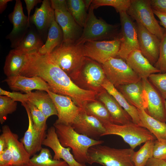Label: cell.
<instances>
[{
    "label": "cell",
    "mask_w": 166,
    "mask_h": 166,
    "mask_svg": "<svg viewBox=\"0 0 166 166\" xmlns=\"http://www.w3.org/2000/svg\"><path fill=\"white\" fill-rule=\"evenodd\" d=\"M53 126L61 145L70 148L75 160L83 165L88 163L89 148L104 142L103 140L92 139L77 133L70 125L55 122Z\"/></svg>",
    "instance_id": "obj_1"
},
{
    "label": "cell",
    "mask_w": 166,
    "mask_h": 166,
    "mask_svg": "<svg viewBox=\"0 0 166 166\" xmlns=\"http://www.w3.org/2000/svg\"><path fill=\"white\" fill-rule=\"evenodd\" d=\"M83 45L62 42L47 54L73 81L76 79L86 57Z\"/></svg>",
    "instance_id": "obj_2"
},
{
    "label": "cell",
    "mask_w": 166,
    "mask_h": 166,
    "mask_svg": "<svg viewBox=\"0 0 166 166\" xmlns=\"http://www.w3.org/2000/svg\"><path fill=\"white\" fill-rule=\"evenodd\" d=\"M134 151L131 148L118 149L99 144L88 150V163L104 166H134L132 157Z\"/></svg>",
    "instance_id": "obj_3"
},
{
    "label": "cell",
    "mask_w": 166,
    "mask_h": 166,
    "mask_svg": "<svg viewBox=\"0 0 166 166\" xmlns=\"http://www.w3.org/2000/svg\"><path fill=\"white\" fill-rule=\"evenodd\" d=\"M94 9L91 4L82 34L75 44H83L88 42L111 40L119 36L117 33V26L109 24L102 19L97 18L94 14Z\"/></svg>",
    "instance_id": "obj_4"
},
{
    "label": "cell",
    "mask_w": 166,
    "mask_h": 166,
    "mask_svg": "<svg viewBox=\"0 0 166 166\" xmlns=\"http://www.w3.org/2000/svg\"><path fill=\"white\" fill-rule=\"evenodd\" d=\"M104 125L105 132L103 136L111 135L119 136L133 150L148 140H156L147 129L132 122L122 125L110 123Z\"/></svg>",
    "instance_id": "obj_5"
},
{
    "label": "cell",
    "mask_w": 166,
    "mask_h": 166,
    "mask_svg": "<svg viewBox=\"0 0 166 166\" xmlns=\"http://www.w3.org/2000/svg\"><path fill=\"white\" fill-rule=\"evenodd\" d=\"M126 12L136 23L142 25L160 40L161 39L165 31L155 18L149 0H131Z\"/></svg>",
    "instance_id": "obj_6"
},
{
    "label": "cell",
    "mask_w": 166,
    "mask_h": 166,
    "mask_svg": "<svg viewBox=\"0 0 166 166\" xmlns=\"http://www.w3.org/2000/svg\"><path fill=\"white\" fill-rule=\"evenodd\" d=\"M106 78L101 65L86 57L74 81L81 88L98 94L104 89L102 85Z\"/></svg>",
    "instance_id": "obj_7"
},
{
    "label": "cell",
    "mask_w": 166,
    "mask_h": 166,
    "mask_svg": "<svg viewBox=\"0 0 166 166\" xmlns=\"http://www.w3.org/2000/svg\"><path fill=\"white\" fill-rule=\"evenodd\" d=\"M101 65L106 78L116 88L141 80L121 58H112Z\"/></svg>",
    "instance_id": "obj_8"
},
{
    "label": "cell",
    "mask_w": 166,
    "mask_h": 166,
    "mask_svg": "<svg viewBox=\"0 0 166 166\" xmlns=\"http://www.w3.org/2000/svg\"><path fill=\"white\" fill-rule=\"evenodd\" d=\"M119 36L109 40L88 42L83 45L85 56L102 64L112 58L116 57L119 50Z\"/></svg>",
    "instance_id": "obj_9"
},
{
    "label": "cell",
    "mask_w": 166,
    "mask_h": 166,
    "mask_svg": "<svg viewBox=\"0 0 166 166\" xmlns=\"http://www.w3.org/2000/svg\"><path fill=\"white\" fill-rule=\"evenodd\" d=\"M121 31L119 34L121 40L117 57L125 61L133 51L139 49L136 24L126 12L119 13Z\"/></svg>",
    "instance_id": "obj_10"
},
{
    "label": "cell",
    "mask_w": 166,
    "mask_h": 166,
    "mask_svg": "<svg viewBox=\"0 0 166 166\" xmlns=\"http://www.w3.org/2000/svg\"><path fill=\"white\" fill-rule=\"evenodd\" d=\"M49 94L57 112L55 122L71 125L83 109L77 106L69 97L59 95L48 90Z\"/></svg>",
    "instance_id": "obj_11"
},
{
    "label": "cell",
    "mask_w": 166,
    "mask_h": 166,
    "mask_svg": "<svg viewBox=\"0 0 166 166\" xmlns=\"http://www.w3.org/2000/svg\"><path fill=\"white\" fill-rule=\"evenodd\" d=\"M77 133L90 138L99 140L105 132L103 124L83 109L70 125Z\"/></svg>",
    "instance_id": "obj_12"
},
{
    "label": "cell",
    "mask_w": 166,
    "mask_h": 166,
    "mask_svg": "<svg viewBox=\"0 0 166 166\" xmlns=\"http://www.w3.org/2000/svg\"><path fill=\"white\" fill-rule=\"evenodd\" d=\"M9 19L13 24V28L11 32L7 36L11 46L14 49L26 34L30 26L28 16L23 11L22 2L16 0L13 11L8 15Z\"/></svg>",
    "instance_id": "obj_13"
},
{
    "label": "cell",
    "mask_w": 166,
    "mask_h": 166,
    "mask_svg": "<svg viewBox=\"0 0 166 166\" xmlns=\"http://www.w3.org/2000/svg\"><path fill=\"white\" fill-rule=\"evenodd\" d=\"M139 49L143 55L152 65L158 58L160 40L142 25L136 24Z\"/></svg>",
    "instance_id": "obj_14"
},
{
    "label": "cell",
    "mask_w": 166,
    "mask_h": 166,
    "mask_svg": "<svg viewBox=\"0 0 166 166\" xmlns=\"http://www.w3.org/2000/svg\"><path fill=\"white\" fill-rule=\"evenodd\" d=\"M25 108L28 119V126L24 136L20 139L28 153L31 156L40 151L46 137L47 130L40 131L34 126L30 109L26 103L22 105Z\"/></svg>",
    "instance_id": "obj_15"
},
{
    "label": "cell",
    "mask_w": 166,
    "mask_h": 166,
    "mask_svg": "<svg viewBox=\"0 0 166 166\" xmlns=\"http://www.w3.org/2000/svg\"><path fill=\"white\" fill-rule=\"evenodd\" d=\"M55 20L62 29L63 35L62 42L75 43L81 35L83 28L75 21L68 10H54Z\"/></svg>",
    "instance_id": "obj_16"
},
{
    "label": "cell",
    "mask_w": 166,
    "mask_h": 166,
    "mask_svg": "<svg viewBox=\"0 0 166 166\" xmlns=\"http://www.w3.org/2000/svg\"><path fill=\"white\" fill-rule=\"evenodd\" d=\"M141 81L147 97L148 105L145 111L152 117L165 123L166 111L164 100L148 79H142Z\"/></svg>",
    "instance_id": "obj_17"
},
{
    "label": "cell",
    "mask_w": 166,
    "mask_h": 166,
    "mask_svg": "<svg viewBox=\"0 0 166 166\" xmlns=\"http://www.w3.org/2000/svg\"><path fill=\"white\" fill-rule=\"evenodd\" d=\"M42 145L51 148L54 152L53 159L56 160L61 159L65 161L69 166H86L77 162L70 152L71 148H65L61 144L55 127L53 126L47 130L45 138L42 142Z\"/></svg>",
    "instance_id": "obj_18"
},
{
    "label": "cell",
    "mask_w": 166,
    "mask_h": 166,
    "mask_svg": "<svg viewBox=\"0 0 166 166\" xmlns=\"http://www.w3.org/2000/svg\"><path fill=\"white\" fill-rule=\"evenodd\" d=\"M2 132L6 139L7 148L10 150L13 156L12 165H28L31 156L22 142L18 140V135L13 132L7 125L2 127Z\"/></svg>",
    "instance_id": "obj_19"
},
{
    "label": "cell",
    "mask_w": 166,
    "mask_h": 166,
    "mask_svg": "<svg viewBox=\"0 0 166 166\" xmlns=\"http://www.w3.org/2000/svg\"><path fill=\"white\" fill-rule=\"evenodd\" d=\"M3 81L15 91H21L28 93L34 90L47 91L50 90L48 84L39 77H27L18 75L7 77Z\"/></svg>",
    "instance_id": "obj_20"
},
{
    "label": "cell",
    "mask_w": 166,
    "mask_h": 166,
    "mask_svg": "<svg viewBox=\"0 0 166 166\" xmlns=\"http://www.w3.org/2000/svg\"><path fill=\"white\" fill-rule=\"evenodd\" d=\"M116 88L130 105L137 109L146 111L148 105L147 97L141 80L136 83L121 85Z\"/></svg>",
    "instance_id": "obj_21"
},
{
    "label": "cell",
    "mask_w": 166,
    "mask_h": 166,
    "mask_svg": "<svg viewBox=\"0 0 166 166\" xmlns=\"http://www.w3.org/2000/svg\"><path fill=\"white\" fill-rule=\"evenodd\" d=\"M109 112L113 124L122 125L132 122L131 117L115 99L104 89L97 96Z\"/></svg>",
    "instance_id": "obj_22"
},
{
    "label": "cell",
    "mask_w": 166,
    "mask_h": 166,
    "mask_svg": "<svg viewBox=\"0 0 166 166\" xmlns=\"http://www.w3.org/2000/svg\"><path fill=\"white\" fill-rule=\"evenodd\" d=\"M55 19L54 10L50 0H44L41 6L36 8L34 14L30 17V22L35 26L41 36L46 34L47 30Z\"/></svg>",
    "instance_id": "obj_23"
},
{
    "label": "cell",
    "mask_w": 166,
    "mask_h": 166,
    "mask_svg": "<svg viewBox=\"0 0 166 166\" xmlns=\"http://www.w3.org/2000/svg\"><path fill=\"white\" fill-rule=\"evenodd\" d=\"M125 61L132 70L141 79H148L151 74L161 73L142 54L139 49L132 51Z\"/></svg>",
    "instance_id": "obj_24"
},
{
    "label": "cell",
    "mask_w": 166,
    "mask_h": 166,
    "mask_svg": "<svg viewBox=\"0 0 166 166\" xmlns=\"http://www.w3.org/2000/svg\"><path fill=\"white\" fill-rule=\"evenodd\" d=\"M29 54L14 49L10 50L6 57L3 67L6 76L9 77L20 75L27 61Z\"/></svg>",
    "instance_id": "obj_25"
},
{
    "label": "cell",
    "mask_w": 166,
    "mask_h": 166,
    "mask_svg": "<svg viewBox=\"0 0 166 166\" xmlns=\"http://www.w3.org/2000/svg\"><path fill=\"white\" fill-rule=\"evenodd\" d=\"M28 101L34 105L48 119L57 112L49 94L46 91L36 90L27 93Z\"/></svg>",
    "instance_id": "obj_26"
},
{
    "label": "cell",
    "mask_w": 166,
    "mask_h": 166,
    "mask_svg": "<svg viewBox=\"0 0 166 166\" xmlns=\"http://www.w3.org/2000/svg\"><path fill=\"white\" fill-rule=\"evenodd\" d=\"M137 110L140 126L147 129L157 140H166V123L151 117L144 109Z\"/></svg>",
    "instance_id": "obj_27"
},
{
    "label": "cell",
    "mask_w": 166,
    "mask_h": 166,
    "mask_svg": "<svg viewBox=\"0 0 166 166\" xmlns=\"http://www.w3.org/2000/svg\"><path fill=\"white\" fill-rule=\"evenodd\" d=\"M102 86L112 95L131 117L132 122L140 126V121L137 109L130 105L122 94L106 78Z\"/></svg>",
    "instance_id": "obj_28"
},
{
    "label": "cell",
    "mask_w": 166,
    "mask_h": 166,
    "mask_svg": "<svg viewBox=\"0 0 166 166\" xmlns=\"http://www.w3.org/2000/svg\"><path fill=\"white\" fill-rule=\"evenodd\" d=\"M63 38L62 29L55 19L49 29L45 42L39 49L38 53L42 55L50 54L56 48L61 44Z\"/></svg>",
    "instance_id": "obj_29"
},
{
    "label": "cell",
    "mask_w": 166,
    "mask_h": 166,
    "mask_svg": "<svg viewBox=\"0 0 166 166\" xmlns=\"http://www.w3.org/2000/svg\"><path fill=\"white\" fill-rule=\"evenodd\" d=\"M44 44L38 32L30 26L26 34L14 49L30 53L38 51Z\"/></svg>",
    "instance_id": "obj_30"
},
{
    "label": "cell",
    "mask_w": 166,
    "mask_h": 166,
    "mask_svg": "<svg viewBox=\"0 0 166 166\" xmlns=\"http://www.w3.org/2000/svg\"><path fill=\"white\" fill-rule=\"evenodd\" d=\"M83 109L88 114L97 118L104 125L113 123L107 109L102 102L97 100L88 102Z\"/></svg>",
    "instance_id": "obj_31"
},
{
    "label": "cell",
    "mask_w": 166,
    "mask_h": 166,
    "mask_svg": "<svg viewBox=\"0 0 166 166\" xmlns=\"http://www.w3.org/2000/svg\"><path fill=\"white\" fill-rule=\"evenodd\" d=\"M28 166H69L63 160H56L52 158L50 151L43 148L39 153L30 158Z\"/></svg>",
    "instance_id": "obj_32"
},
{
    "label": "cell",
    "mask_w": 166,
    "mask_h": 166,
    "mask_svg": "<svg viewBox=\"0 0 166 166\" xmlns=\"http://www.w3.org/2000/svg\"><path fill=\"white\" fill-rule=\"evenodd\" d=\"M66 2L69 12L76 22L83 28L88 16L84 0H67Z\"/></svg>",
    "instance_id": "obj_33"
},
{
    "label": "cell",
    "mask_w": 166,
    "mask_h": 166,
    "mask_svg": "<svg viewBox=\"0 0 166 166\" xmlns=\"http://www.w3.org/2000/svg\"><path fill=\"white\" fill-rule=\"evenodd\" d=\"M154 141H146L138 151L134 152L132 160L134 166H145L148 160L153 157Z\"/></svg>",
    "instance_id": "obj_34"
},
{
    "label": "cell",
    "mask_w": 166,
    "mask_h": 166,
    "mask_svg": "<svg viewBox=\"0 0 166 166\" xmlns=\"http://www.w3.org/2000/svg\"><path fill=\"white\" fill-rule=\"evenodd\" d=\"M131 2V0H93L92 5L94 9L103 6H111L120 13L126 12Z\"/></svg>",
    "instance_id": "obj_35"
},
{
    "label": "cell",
    "mask_w": 166,
    "mask_h": 166,
    "mask_svg": "<svg viewBox=\"0 0 166 166\" xmlns=\"http://www.w3.org/2000/svg\"><path fill=\"white\" fill-rule=\"evenodd\" d=\"M17 103L10 97L0 96V123L2 124L6 120L8 114L15 112L17 108Z\"/></svg>",
    "instance_id": "obj_36"
},
{
    "label": "cell",
    "mask_w": 166,
    "mask_h": 166,
    "mask_svg": "<svg viewBox=\"0 0 166 166\" xmlns=\"http://www.w3.org/2000/svg\"><path fill=\"white\" fill-rule=\"evenodd\" d=\"M30 109L34 127L38 130H47V118L44 114L34 105L29 101L26 102Z\"/></svg>",
    "instance_id": "obj_37"
},
{
    "label": "cell",
    "mask_w": 166,
    "mask_h": 166,
    "mask_svg": "<svg viewBox=\"0 0 166 166\" xmlns=\"http://www.w3.org/2000/svg\"><path fill=\"white\" fill-rule=\"evenodd\" d=\"M148 79L159 91L163 99L166 100V72L152 74Z\"/></svg>",
    "instance_id": "obj_38"
},
{
    "label": "cell",
    "mask_w": 166,
    "mask_h": 166,
    "mask_svg": "<svg viewBox=\"0 0 166 166\" xmlns=\"http://www.w3.org/2000/svg\"><path fill=\"white\" fill-rule=\"evenodd\" d=\"M159 70L161 73L166 72V32L160 40L158 58L154 65Z\"/></svg>",
    "instance_id": "obj_39"
},
{
    "label": "cell",
    "mask_w": 166,
    "mask_h": 166,
    "mask_svg": "<svg viewBox=\"0 0 166 166\" xmlns=\"http://www.w3.org/2000/svg\"><path fill=\"white\" fill-rule=\"evenodd\" d=\"M153 157L166 161V140L156 139L154 141Z\"/></svg>",
    "instance_id": "obj_40"
},
{
    "label": "cell",
    "mask_w": 166,
    "mask_h": 166,
    "mask_svg": "<svg viewBox=\"0 0 166 166\" xmlns=\"http://www.w3.org/2000/svg\"><path fill=\"white\" fill-rule=\"evenodd\" d=\"M0 96L8 97L15 101H19L22 104L26 103L28 101V95L27 93L23 94L20 93L6 91L0 88Z\"/></svg>",
    "instance_id": "obj_41"
},
{
    "label": "cell",
    "mask_w": 166,
    "mask_h": 166,
    "mask_svg": "<svg viewBox=\"0 0 166 166\" xmlns=\"http://www.w3.org/2000/svg\"><path fill=\"white\" fill-rule=\"evenodd\" d=\"M13 163V156L8 148H6L0 153V166H11Z\"/></svg>",
    "instance_id": "obj_42"
},
{
    "label": "cell",
    "mask_w": 166,
    "mask_h": 166,
    "mask_svg": "<svg viewBox=\"0 0 166 166\" xmlns=\"http://www.w3.org/2000/svg\"><path fill=\"white\" fill-rule=\"evenodd\" d=\"M152 10L166 13V0H149Z\"/></svg>",
    "instance_id": "obj_43"
},
{
    "label": "cell",
    "mask_w": 166,
    "mask_h": 166,
    "mask_svg": "<svg viewBox=\"0 0 166 166\" xmlns=\"http://www.w3.org/2000/svg\"><path fill=\"white\" fill-rule=\"evenodd\" d=\"M50 2L52 7L54 10L64 11L68 10L66 0H51Z\"/></svg>",
    "instance_id": "obj_44"
},
{
    "label": "cell",
    "mask_w": 166,
    "mask_h": 166,
    "mask_svg": "<svg viewBox=\"0 0 166 166\" xmlns=\"http://www.w3.org/2000/svg\"><path fill=\"white\" fill-rule=\"evenodd\" d=\"M27 12L29 22H30V15L31 10L38 3L42 2L41 0H25Z\"/></svg>",
    "instance_id": "obj_45"
},
{
    "label": "cell",
    "mask_w": 166,
    "mask_h": 166,
    "mask_svg": "<svg viewBox=\"0 0 166 166\" xmlns=\"http://www.w3.org/2000/svg\"><path fill=\"white\" fill-rule=\"evenodd\" d=\"M145 166H166V161L152 157L148 160Z\"/></svg>",
    "instance_id": "obj_46"
},
{
    "label": "cell",
    "mask_w": 166,
    "mask_h": 166,
    "mask_svg": "<svg viewBox=\"0 0 166 166\" xmlns=\"http://www.w3.org/2000/svg\"><path fill=\"white\" fill-rule=\"evenodd\" d=\"M153 12L160 21V23L164 28L166 32V13L153 10Z\"/></svg>",
    "instance_id": "obj_47"
},
{
    "label": "cell",
    "mask_w": 166,
    "mask_h": 166,
    "mask_svg": "<svg viewBox=\"0 0 166 166\" xmlns=\"http://www.w3.org/2000/svg\"><path fill=\"white\" fill-rule=\"evenodd\" d=\"M7 148V145L5 138L2 134L0 136V153Z\"/></svg>",
    "instance_id": "obj_48"
},
{
    "label": "cell",
    "mask_w": 166,
    "mask_h": 166,
    "mask_svg": "<svg viewBox=\"0 0 166 166\" xmlns=\"http://www.w3.org/2000/svg\"><path fill=\"white\" fill-rule=\"evenodd\" d=\"M12 0H0V13L2 14L6 9L7 3L9 2L12 1Z\"/></svg>",
    "instance_id": "obj_49"
},
{
    "label": "cell",
    "mask_w": 166,
    "mask_h": 166,
    "mask_svg": "<svg viewBox=\"0 0 166 166\" xmlns=\"http://www.w3.org/2000/svg\"><path fill=\"white\" fill-rule=\"evenodd\" d=\"M164 103L165 106V109L166 111V100H164Z\"/></svg>",
    "instance_id": "obj_50"
},
{
    "label": "cell",
    "mask_w": 166,
    "mask_h": 166,
    "mask_svg": "<svg viewBox=\"0 0 166 166\" xmlns=\"http://www.w3.org/2000/svg\"><path fill=\"white\" fill-rule=\"evenodd\" d=\"M11 166H28V165H20V166H14V165H12Z\"/></svg>",
    "instance_id": "obj_51"
}]
</instances>
